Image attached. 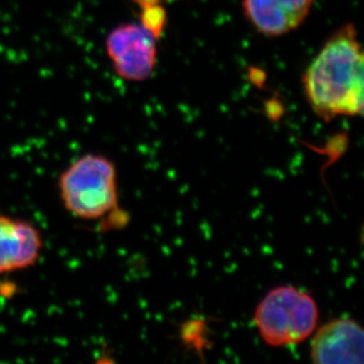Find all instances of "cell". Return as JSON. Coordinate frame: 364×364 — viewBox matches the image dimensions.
I'll use <instances>...</instances> for the list:
<instances>
[{
  "instance_id": "1",
  "label": "cell",
  "mask_w": 364,
  "mask_h": 364,
  "mask_svg": "<svg viewBox=\"0 0 364 364\" xmlns=\"http://www.w3.org/2000/svg\"><path fill=\"white\" fill-rule=\"evenodd\" d=\"M364 57L354 25L333 33L303 76L314 112L326 122L363 114Z\"/></svg>"
},
{
  "instance_id": "2",
  "label": "cell",
  "mask_w": 364,
  "mask_h": 364,
  "mask_svg": "<svg viewBox=\"0 0 364 364\" xmlns=\"http://www.w3.org/2000/svg\"><path fill=\"white\" fill-rule=\"evenodd\" d=\"M63 205L82 220L125 216L118 209L117 170L105 156L89 154L76 159L58 179Z\"/></svg>"
},
{
  "instance_id": "3",
  "label": "cell",
  "mask_w": 364,
  "mask_h": 364,
  "mask_svg": "<svg viewBox=\"0 0 364 364\" xmlns=\"http://www.w3.org/2000/svg\"><path fill=\"white\" fill-rule=\"evenodd\" d=\"M318 306L310 292L292 285L272 289L255 310L259 336L272 347L302 343L318 322Z\"/></svg>"
},
{
  "instance_id": "4",
  "label": "cell",
  "mask_w": 364,
  "mask_h": 364,
  "mask_svg": "<svg viewBox=\"0 0 364 364\" xmlns=\"http://www.w3.org/2000/svg\"><path fill=\"white\" fill-rule=\"evenodd\" d=\"M157 39L141 24H125L107 35V55L118 76L129 82L151 77L157 62Z\"/></svg>"
},
{
  "instance_id": "5",
  "label": "cell",
  "mask_w": 364,
  "mask_h": 364,
  "mask_svg": "<svg viewBox=\"0 0 364 364\" xmlns=\"http://www.w3.org/2000/svg\"><path fill=\"white\" fill-rule=\"evenodd\" d=\"M316 364H362L364 333L362 326L349 317L330 321L317 330L310 348Z\"/></svg>"
},
{
  "instance_id": "6",
  "label": "cell",
  "mask_w": 364,
  "mask_h": 364,
  "mask_svg": "<svg viewBox=\"0 0 364 364\" xmlns=\"http://www.w3.org/2000/svg\"><path fill=\"white\" fill-rule=\"evenodd\" d=\"M314 0H243L244 17L265 37H281L304 23Z\"/></svg>"
},
{
  "instance_id": "7",
  "label": "cell",
  "mask_w": 364,
  "mask_h": 364,
  "mask_svg": "<svg viewBox=\"0 0 364 364\" xmlns=\"http://www.w3.org/2000/svg\"><path fill=\"white\" fill-rule=\"evenodd\" d=\"M41 250L43 237L33 224L0 215V275L35 265Z\"/></svg>"
},
{
  "instance_id": "8",
  "label": "cell",
  "mask_w": 364,
  "mask_h": 364,
  "mask_svg": "<svg viewBox=\"0 0 364 364\" xmlns=\"http://www.w3.org/2000/svg\"><path fill=\"white\" fill-rule=\"evenodd\" d=\"M166 10L159 4L154 6L141 9V25L146 28L156 39H159L164 32L166 25Z\"/></svg>"
},
{
  "instance_id": "9",
  "label": "cell",
  "mask_w": 364,
  "mask_h": 364,
  "mask_svg": "<svg viewBox=\"0 0 364 364\" xmlns=\"http://www.w3.org/2000/svg\"><path fill=\"white\" fill-rule=\"evenodd\" d=\"M134 3L138 4V6H141V9H145V7L159 5L161 4V0H134Z\"/></svg>"
}]
</instances>
